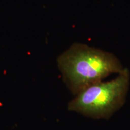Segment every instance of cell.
Listing matches in <instances>:
<instances>
[{
    "label": "cell",
    "instance_id": "6da1fadb",
    "mask_svg": "<svg viewBox=\"0 0 130 130\" xmlns=\"http://www.w3.org/2000/svg\"><path fill=\"white\" fill-rule=\"evenodd\" d=\"M63 80L74 95L124 69L115 55L81 43H75L58 57Z\"/></svg>",
    "mask_w": 130,
    "mask_h": 130
},
{
    "label": "cell",
    "instance_id": "7a4b0ae2",
    "mask_svg": "<svg viewBox=\"0 0 130 130\" xmlns=\"http://www.w3.org/2000/svg\"><path fill=\"white\" fill-rule=\"evenodd\" d=\"M129 82V71L124 68L113 79L81 90L69 102L68 110L95 119H108L125 102Z\"/></svg>",
    "mask_w": 130,
    "mask_h": 130
}]
</instances>
